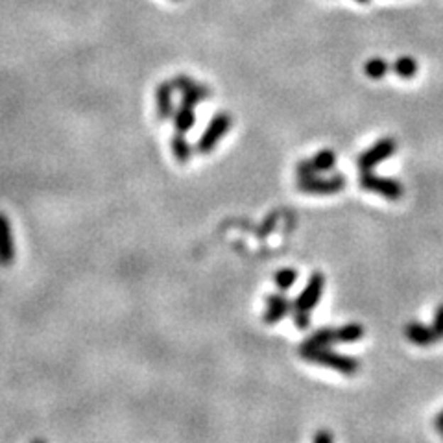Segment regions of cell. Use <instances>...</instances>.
I'll use <instances>...</instances> for the list:
<instances>
[{"label":"cell","instance_id":"cell-1","mask_svg":"<svg viewBox=\"0 0 443 443\" xmlns=\"http://www.w3.org/2000/svg\"><path fill=\"white\" fill-rule=\"evenodd\" d=\"M301 359H305L307 362H312V364L327 366V368L334 369L338 373L347 375V377H353V375L359 373L360 362L353 356L341 355L332 351L331 347H322V349H301L300 351Z\"/></svg>","mask_w":443,"mask_h":443},{"label":"cell","instance_id":"cell-2","mask_svg":"<svg viewBox=\"0 0 443 443\" xmlns=\"http://www.w3.org/2000/svg\"><path fill=\"white\" fill-rule=\"evenodd\" d=\"M347 180L344 174H332L329 177H319L316 175H300L297 180V189L303 194L310 196H332L346 189Z\"/></svg>","mask_w":443,"mask_h":443},{"label":"cell","instance_id":"cell-3","mask_svg":"<svg viewBox=\"0 0 443 443\" xmlns=\"http://www.w3.org/2000/svg\"><path fill=\"white\" fill-rule=\"evenodd\" d=\"M359 183L368 192L378 194V196H383V198L390 199V202H399L405 196V187H403L401 181L384 177V175H377L371 170L360 172Z\"/></svg>","mask_w":443,"mask_h":443},{"label":"cell","instance_id":"cell-4","mask_svg":"<svg viewBox=\"0 0 443 443\" xmlns=\"http://www.w3.org/2000/svg\"><path fill=\"white\" fill-rule=\"evenodd\" d=\"M323 288H325V275L322 272L310 273L309 281L305 285L303 290L300 292L297 300L294 301V307H292V314H310L314 310V307L319 303L323 294Z\"/></svg>","mask_w":443,"mask_h":443},{"label":"cell","instance_id":"cell-5","mask_svg":"<svg viewBox=\"0 0 443 443\" xmlns=\"http://www.w3.org/2000/svg\"><path fill=\"white\" fill-rule=\"evenodd\" d=\"M229 128H231L229 113H226V111L217 113V115L211 119V122H209V126L205 128V131L202 133V137H199L198 144H196V150H198L199 153H211L222 138L226 137Z\"/></svg>","mask_w":443,"mask_h":443},{"label":"cell","instance_id":"cell-6","mask_svg":"<svg viewBox=\"0 0 443 443\" xmlns=\"http://www.w3.org/2000/svg\"><path fill=\"white\" fill-rule=\"evenodd\" d=\"M397 150V143L395 138L392 137H384L381 141L373 144V146H369L366 152H362L356 159V166H359L360 172H366V170H373L375 166L381 165L383 161L390 159V157L395 153Z\"/></svg>","mask_w":443,"mask_h":443},{"label":"cell","instance_id":"cell-7","mask_svg":"<svg viewBox=\"0 0 443 443\" xmlns=\"http://www.w3.org/2000/svg\"><path fill=\"white\" fill-rule=\"evenodd\" d=\"M172 83H174V89H177V91L181 92V104L196 107L202 100L211 98L209 87H205V85H202V83L198 82H194V80H190L189 76H185V74L175 76Z\"/></svg>","mask_w":443,"mask_h":443},{"label":"cell","instance_id":"cell-8","mask_svg":"<svg viewBox=\"0 0 443 443\" xmlns=\"http://www.w3.org/2000/svg\"><path fill=\"white\" fill-rule=\"evenodd\" d=\"M337 165V153L332 152L331 148H323L316 155L309 159H301L297 163V175H316L322 172H331Z\"/></svg>","mask_w":443,"mask_h":443},{"label":"cell","instance_id":"cell-9","mask_svg":"<svg viewBox=\"0 0 443 443\" xmlns=\"http://www.w3.org/2000/svg\"><path fill=\"white\" fill-rule=\"evenodd\" d=\"M292 303L286 295H283L281 292H277V294H268L266 295V310L263 314V322L266 325H275L277 322H281L285 319L288 314L292 312Z\"/></svg>","mask_w":443,"mask_h":443},{"label":"cell","instance_id":"cell-10","mask_svg":"<svg viewBox=\"0 0 443 443\" xmlns=\"http://www.w3.org/2000/svg\"><path fill=\"white\" fill-rule=\"evenodd\" d=\"M15 261V240L11 224L4 212H0V266H9Z\"/></svg>","mask_w":443,"mask_h":443},{"label":"cell","instance_id":"cell-11","mask_svg":"<svg viewBox=\"0 0 443 443\" xmlns=\"http://www.w3.org/2000/svg\"><path fill=\"white\" fill-rule=\"evenodd\" d=\"M406 338L414 344V346L420 347H429L434 346L436 341H439V337L436 334V331L432 329V325H425L421 322H408L405 327Z\"/></svg>","mask_w":443,"mask_h":443},{"label":"cell","instance_id":"cell-12","mask_svg":"<svg viewBox=\"0 0 443 443\" xmlns=\"http://www.w3.org/2000/svg\"><path fill=\"white\" fill-rule=\"evenodd\" d=\"M174 83L163 82L155 89V106L157 115L161 120H168L174 115V104H172V94H174Z\"/></svg>","mask_w":443,"mask_h":443},{"label":"cell","instance_id":"cell-13","mask_svg":"<svg viewBox=\"0 0 443 443\" xmlns=\"http://www.w3.org/2000/svg\"><path fill=\"white\" fill-rule=\"evenodd\" d=\"M332 344H337V329L323 327L312 332L309 338H305L303 344L300 346L301 349H322V347H331Z\"/></svg>","mask_w":443,"mask_h":443},{"label":"cell","instance_id":"cell-14","mask_svg":"<svg viewBox=\"0 0 443 443\" xmlns=\"http://www.w3.org/2000/svg\"><path fill=\"white\" fill-rule=\"evenodd\" d=\"M172 122H174L175 131L187 133V131L192 129V126L196 124V113H194V107L187 106V104H181V106L174 111Z\"/></svg>","mask_w":443,"mask_h":443},{"label":"cell","instance_id":"cell-15","mask_svg":"<svg viewBox=\"0 0 443 443\" xmlns=\"http://www.w3.org/2000/svg\"><path fill=\"white\" fill-rule=\"evenodd\" d=\"M364 337V327L356 322L346 323L340 329H337V341L340 344H355V341L362 340Z\"/></svg>","mask_w":443,"mask_h":443},{"label":"cell","instance_id":"cell-16","mask_svg":"<svg viewBox=\"0 0 443 443\" xmlns=\"http://www.w3.org/2000/svg\"><path fill=\"white\" fill-rule=\"evenodd\" d=\"M172 153H174V157L181 165L189 163V159L192 157V146H190L189 141L180 131L172 137Z\"/></svg>","mask_w":443,"mask_h":443},{"label":"cell","instance_id":"cell-17","mask_svg":"<svg viewBox=\"0 0 443 443\" xmlns=\"http://www.w3.org/2000/svg\"><path fill=\"white\" fill-rule=\"evenodd\" d=\"M392 69L399 78L410 80L417 72V61L410 58V55H401V58H397Z\"/></svg>","mask_w":443,"mask_h":443},{"label":"cell","instance_id":"cell-18","mask_svg":"<svg viewBox=\"0 0 443 443\" xmlns=\"http://www.w3.org/2000/svg\"><path fill=\"white\" fill-rule=\"evenodd\" d=\"M390 70V65L386 63V60L383 58H371V60L366 61L364 72L368 78L371 80H383L386 76V72Z\"/></svg>","mask_w":443,"mask_h":443},{"label":"cell","instance_id":"cell-19","mask_svg":"<svg viewBox=\"0 0 443 443\" xmlns=\"http://www.w3.org/2000/svg\"><path fill=\"white\" fill-rule=\"evenodd\" d=\"M295 281H297V272L292 270V268H283V270H279V272L275 273V277H273V283H275V286L281 292L290 290Z\"/></svg>","mask_w":443,"mask_h":443},{"label":"cell","instance_id":"cell-20","mask_svg":"<svg viewBox=\"0 0 443 443\" xmlns=\"http://www.w3.org/2000/svg\"><path fill=\"white\" fill-rule=\"evenodd\" d=\"M432 329L436 331V334L439 337V340H442L443 338V303L438 305V309H436V312H434Z\"/></svg>","mask_w":443,"mask_h":443},{"label":"cell","instance_id":"cell-21","mask_svg":"<svg viewBox=\"0 0 443 443\" xmlns=\"http://www.w3.org/2000/svg\"><path fill=\"white\" fill-rule=\"evenodd\" d=\"M294 316V325L301 331L310 327V323H312V316L310 314H292Z\"/></svg>","mask_w":443,"mask_h":443},{"label":"cell","instance_id":"cell-22","mask_svg":"<svg viewBox=\"0 0 443 443\" xmlns=\"http://www.w3.org/2000/svg\"><path fill=\"white\" fill-rule=\"evenodd\" d=\"M314 442L316 443H331L332 442V434L327 432V430H319L316 436H314Z\"/></svg>","mask_w":443,"mask_h":443},{"label":"cell","instance_id":"cell-23","mask_svg":"<svg viewBox=\"0 0 443 443\" xmlns=\"http://www.w3.org/2000/svg\"><path fill=\"white\" fill-rule=\"evenodd\" d=\"M436 429L442 430V432H443V410L439 412L438 417H436Z\"/></svg>","mask_w":443,"mask_h":443},{"label":"cell","instance_id":"cell-24","mask_svg":"<svg viewBox=\"0 0 443 443\" xmlns=\"http://www.w3.org/2000/svg\"><path fill=\"white\" fill-rule=\"evenodd\" d=\"M356 2H360V4H368L369 0H356Z\"/></svg>","mask_w":443,"mask_h":443}]
</instances>
